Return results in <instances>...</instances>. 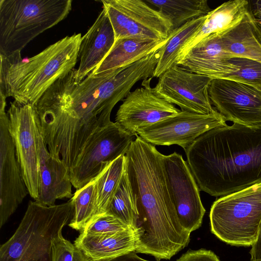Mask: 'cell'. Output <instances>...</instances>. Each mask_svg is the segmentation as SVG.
I'll list each match as a JSON object with an SVG mask.
<instances>
[{"instance_id": "26", "label": "cell", "mask_w": 261, "mask_h": 261, "mask_svg": "<svg viewBox=\"0 0 261 261\" xmlns=\"http://www.w3.org/2000/svg\"><path fill=\"white\" fill-rule=\"evenodd\" d=\"M98 179V175L84 187L76 189L71 198L74 210L68 226L80 233L96 217Z\"/></svg>"}, {"instance_id": "2", "label": "cell", "mask_w": 261, "mask_h": 261, "mask_svg": "<svg viewBox=\"0 0 261 261\" xmlns=\"http://www.w3.org/2000/svg\"><path fill=\"white\" fill-rule=\"evenodd\" d=\"M162 153L137 135L125 156L136 215L132 226L135 252L169 259L186 247L190 232L180 223L167 189Z\"/></svg>"}, {"instance_id": "13", "label": "cell", "mask_w": 261, "mask_h": 261, "mask_svg": "<svg viewBox=\"0 0 261 261\" xmlns=\"http://www.w3.org/2000/svg\"><path fill=\"white\" fill-rule=\"evenodd\" d=\"M226 125V120L217 111L209 114L181 111L140 129L137 135L153 145H177L185 150L204 133Z\"/></svg>"}, {"instance_id": "17", "label": "cell", "mask_w": 261, "mask_h": 261, "mask_svg": "<svg viewBox=\"0 0 261 261\" xmlns=\"http://www.w3.org/2000/svg\"><path fill=\"white\" fill-rule=\"evenodd\" d=\"M39 152L38 197L35 200L44 206L55 205L57 200L73 196L69 169L59 158L48 151L43 139L40 123L37 132Z\"/></svg>"}, {"instance_id": "3", "label": "cell", "mask_w": 261, "mask_h": 261, "mask_svg": "<svg viewBox=\"0 0 261 261\" xmlns=\"http://www.w3.org/2000/svg\"><path fill=\"white\" fill-rule=\"evenodd\" d=\"M199 188L223 196L261 182V124L210 130L185 150Z\"/></svg>"}, {"instance_id": "7", "label": "cell", "mask_w": 261, "mask_h": 261, "mask_svg": "<svg viewBox=\"0 0 261 261\" xmlns=\"http://www.w3.org/2000/svg\"><path fill=\"white\" fill-rule=\"evenodd\" d=\"M210 220L212 233L221 241L233 246H252L261 222V182L215 200Z\"/></svg>"}, {"instance_id": "15", "label": "cell", "mask_w": 261, "mask_h": 261, "mask_svg": "<svg viewBox=\"0 0 261 261\" xmlns=\"http://www.w3.org/2000/svg\"><path fill=\"white\" fill-rule=\"evenodd\" d=\"M151 79L143 80L142 87L130 92L116 113L115 122L135 136L140 129L181 111L155 93L150 86Z\"/></svg>"}, {"instance_id": "22", "label": "cell", "mask_w": 261, "mask_h": 261, "mask_svg": "<svg viewBox=\"0 0 261 261\" xmlns=\"http://www.w3.org/2000/svg\"><path fill=\"white\" fill-rule=\"evenodd\" d=\"M137 38L116 40L103 60L90 74L96 75L132 64L160 49L168 41Z\"/></svg>"}, {"instance_id": "19", "label": "cell", "mask_w": 261, "mask_h": 261, "mask_svg": "<svg viewBox=\"0 0 261 261\" xmlns=\"http://www.w3.org/2000/svg\"><path fill=\"white\" fill-rule=\"evenodd\" d=\"M115 42L114 32L105 9L102 10L82 37L76 79L81 82L92 72L107 56Z\"/></svg>"}, {"instance_id": "27", "label": "cell", "mask_w": 261, "mask_h": 261, "mask_svg": "<svg viewBox=\"0 0 261 261\" xmlns=\"http://www.w3.org/2000/svg\"><path fill=\"white\" fill-rule=\"evenodd\" d=\"M125 156L110 163L98 175L97 184L96 217L107 212L125 171Z\"/></svg>"}, {"instance_id": "30", "label": "cell", "mask_w": 261, "mask_h": 261, "mask_svg": "<svg viewBox=\"0 0 261 261\" xmlns=\"http://www.w3.org/2000/svg\"><path fill=\"white\" fill-rule=\"evenodd\" d=\"M132 229L117 217L105 213L96 217L80 233L85 235L112 234Z\"/></svg>"}, {"instance_id": "25", "label": "cell", "mask_w": 261, "mask_h": 261, "mask_svg": "<svg viewBox=\"0 0 261 261\" xmlns=\"http://www.w3.org/2000/svg\"><path fill=\"white\" fill-rule=\"evenodd\" d=\"M205 16L189 21L170 33L168 41L160 49L159 59L152 77L159 78L166 71L177 65L180 50L200 28Z\"/></svg>"}, {"instance_id": "20", "label": "cell", "mask_w": 261, "mask_h": 261, "mask_svg": "<svg viewBox=\"0 0 261 261\" xmlns=\"http://www.w3.org/2000/svg\"><path fill=\"white\" fill-rule=\"evenodd\" d=\"M248 5L247 0L229 1L212 10L199 30L180 50L177 64L203 39L221 36L237 25L246 15Z\"/></svg>"}, {"instance_id": "5", "label": "cell", "mask_w": 261, "mask_h": 261, "mask_svg": "<svg viewBox=\"0 0 261 261\" xmlns=\"http://www.w3.org/2000/svg\"><path fill=\"white\" fill-rule=\"evenodd\" d=\"M71 198L44 206L30 200L12 237L0 247V261H51V241L69 224L73 214Z\"/></svg>"}, {"instance_id": "16", "label": "cell", "mask_w": 261, "mask_h": 261, "mask_svg": "<svg viewBox=\"0 0 261 261\" xmlns=\"http://www.w3.org/2000/svg\"><path fill=\"white\" fill-rule=\"evenodd\" d=\"M6 101L0 102V228L28 194L8 130Z\"/></svg>"}, {"instance_id": "34", "label": "cell", "mask_w": 261, "mask_h": 261, "mask_svg": "<svg viewBox=\"0 0 261 261\" xmlns=\"http://www.w3.org/2000/svg\"><path fill=\"white\" fill-rule=\"evenodd\" d=\"M249 253L250 255V261H255L261 259V222L257 240L251 246Z\"/></svg>"}, {"instance_id": "11", "label": "cell", "mask_w": 261, "mask_h": 261, "mask_svg": "<svg viewBox=\"0 0 261 261\" xmlns=\"http://www.w3.org/2000/svg\"><path fill=\"white\" fill-rule=\"evenodd\" d=\"M161 162L171 201L182 227L189 232L199 228L205 210L199 187L182 155L174 152L162 154Z\"/></svg>"}, {"instance_id": "36", "label": "cell", "mask_w": 261, "mask_h": 261, "mask_svg": "<svg viewBox=\"0 0 261 261\" xmlns=\"http://www.w3.org/2000/svg\"><path fill=\"white\" fill-rule=\"evenodd\" d=\"M255 261H261V259Z\"/></svg>"}, {"instance_id": "8", "label": "cell", "mask_w": 261, "mask_h": 261, "mask_svg": "<svg viewBox=\"0 0 261 261\" xmlns=\"http://www.w3.org/2000/svg\"><path fill=\"white\" fill-rule=\"evenodd\" d=\"M113 27L115 41L121 38L161 40L172 32L170 20L140 0H102Z\"/></svg>"}, {"instance_id": "28", "label": "cell", "mask_w": 261, "mask_h": 261, "mask_svg": "<svg viewBox=\"0 0 261 261\" xmlns=\"http://www.w3.org/2000/svg\"><path fill=\"white\" fill-rule=\"evenodd\" d=\"M106 213L117 217L132 228L136 211L131 188L125 170Z\"/></svg>"}, {"instance_id": "21", "label": "cell", "mask_w": 261, "mask_h": 261, "mask_svg": "<svg viewBox=\"0 0 261 261\" xmlns=\"http://www.w3.org/2000/svg\"><path fill=\"white\" fill-rule=\"evenodd\" d=\"M74 244L90 261H96L136 251L137 238L132 229L112 234L85 235L80 233Z\"/></svg>"}, {"instance_id": "23", "label": "cell", "mask_w": 261, "mask_h": 261, "mask_svg": "<svg viewBox=\"0 0 261 261\" xmlns=\"http://www.w3.org/2000/svg\"><path fill=\"white\" fill-rule=\"evenodd\" d=\"M220 41L223 48L233 58L261 62V45L252 33L247 14L237 25L220 36Z\"/></svg>"}, {"instance_id": "12", "label": "cell", "mask_w": 261, "mask_h": 261, "mask_svg": "<svg viewBox=\"0 0 261 261\" xmlns=\"http://www.w3.org/2000/svg\"><path fill=\"white\" fill-rule=\"evenodd\" d=\"M212 79L175 65L159 77L153 90L160 97L178 106L182 111L209 114L217 110L209 97Z\"/></svg>"}, {"instance_id": "9", "label": "cell", "mask_w": 261, "mask_h": 261, "mask_svg": "<svg viewBox=\"0 0 261 261\" xmlns=\"http://www.w3.org/2000/svg\"><path fill=\"white\" fill-rule=\"evenodd\" d=\"M8 130L29 194L38 197L39 152L37 132L40 123L35 105L14 100L7 112Z\"/></svg>"}, {"instance_id": "4", "label": "cell", "mask_w": 261, "mask_h": 261, "mask_svg": "<svg viewBox=\"0 0 261 261\" xmlns=\"http://www.w3.org/2000/svg\"><path fill=\"white\" fill-rule=\"evenodd\" d=\"M82 37L81 33L66 36L26 60L20 52L0 55V94L20 105H35L58 80L74 69Z\"/></svg>"}, {"instance_id": "6", "label": "cell", "mask_w": 261, "mask_h": 261, "mask_svg": "<svg viewBox=\"0 0 261 261\" xmlns=\"http://www.w3.org/2000/svg\"><path fill=\"white\" fill-rule=\"evenodd\" d=\"M71 0H0V55L21 50L65 19Z\"/></svg>"}, {"instance_id": "29", "label": "cell", "mask_w": 261, "mask_h": 261, "mask_svg": "<svg viewBox=\"0 0 261 261\" xmlns=\"http://www.w3.org/2000/svg\"><path fill=\"white\" fill-rule=\"evenodd\" d=\"M229 61L238 67L225 79L242 83L261 89V62L241 57H234Z\"/></svg>"}, {"instance_id": "24", "label": "cell", "mask_w": 261, "mask_h": 261, "mask_svg": "<svg viewBox=\"0 0 261 261\" xmlns=\"http://www.w3.org/2000/svg\"><path fill=\"white\" fill-rule=\"evenodd\" d=\"M171 22L172 32L185 23L207 15L212 9L206 0H146Z\"/></svg>"}, {"instance_id": "35", "label": "cell", "mask_w": 261, "mask_h": 261, "mask_svg": "<svg viewBox=\"0 0 261 261\" xmlns=\"http://www.w3.org/2000/svg\"><path fill=\"white\" fill-rule=\"evenodd\" d=\"M135 252H130L114 258L96 261H150L139 257Z\"/></svg>"}, {"instance_id": "10", "label": "cell", "mask_w": 261, "mask_h": 261, "mask_svg": "<svg viewBox=\"0 0 261 261\" xmlns=\"http://www.w3.org/2000/svg\"><path fill=\"white\" fill-rule=\"evenodd\" d=\"M136 137L112 121L93 135L69 171L72 186L76 189L84 187L110 163L125 155Z\"/></svg>"}, {"instance_id": "32", "label": "cell", "mask_w": 261, "mask_h": 261, "mask_svg": "<svg viewBox=\"0 0 261 261\" xmlns=\"http://www.w3.org/2000/svg\"><path fill=\"white\" fill-rule=\"evenodd\" d=\"M247 15L252 33L261 45V0L248 1Z\"/></svg>"}, {"instance_id": "14", "label": "cell", "mask_w": 261, "mask_h": 261, "mask_svg": "<svg viewBox=\"0 0 261 261\" xmlns=\"http://www.w3.org/2000/svg\"><path fill=\"white\" fill-rule=\"evenodd\" d=\"M212 105L227 120L247 126L261 124V89L226 79H213Z\"/></svg>"}, {"instance_id": "33", "label": "cell", "mask_w": 261, "mask_h": 261, "mask_svg": "<svg viewBox=\"0 0 261 261\" xmlns=\"http://www.w3.org/2000/svg\"><path fill=\"white\" fill-rule=\"evenodd\" d=\"M176 261H221L216 254L211 250L200 249L189 250Z\"/></svg>"}, {"instance_id": "1", "label": "cell", "mask_w": 261, "mask_h": 261, "mask_svg": "<svg viewBox=\"0 0 261 261\" xmlns=\"http://www.w3.org/2000/svg\"><path fill=\"white\" fill-rule=\"evenodd\" d=\"M153 53L114 70L90 74L81 82L73 69L58 80L50 94L53 129L65 144L82 149L97 132L109 124L115 105L139 81L152 77L158 63Z\"/></svg>"}, {"instance_id": "18", "label": "cell", "mask_w": 261, "mask_h": 261, "mask_svg": "<svg viewBox=\"0 0 261 261\" xmlns=\"http://www.w3.org/2000/svg\"><path fill=\"white\" fill-rule=\"evenodd\" d=\"M231 58L223 48L220 36L207 37L194 46L177 65L212 80L225 79L238 69L229 61Z\"/></svg>"}, {"instance_id": "31", "label": "cell", "mask_w": 261, "mask_h": 261, "mask_svg": "<svg viewBox=\"0 0 261 261\" xmlns=\"http://www.w3.org/2000/svg\"><path fill=\"white\" fill-rule=\"evenodd\" d=\"M62 232L51 241V261H90L80 248L65 239Z\"/></svg>"}]
</instances>
